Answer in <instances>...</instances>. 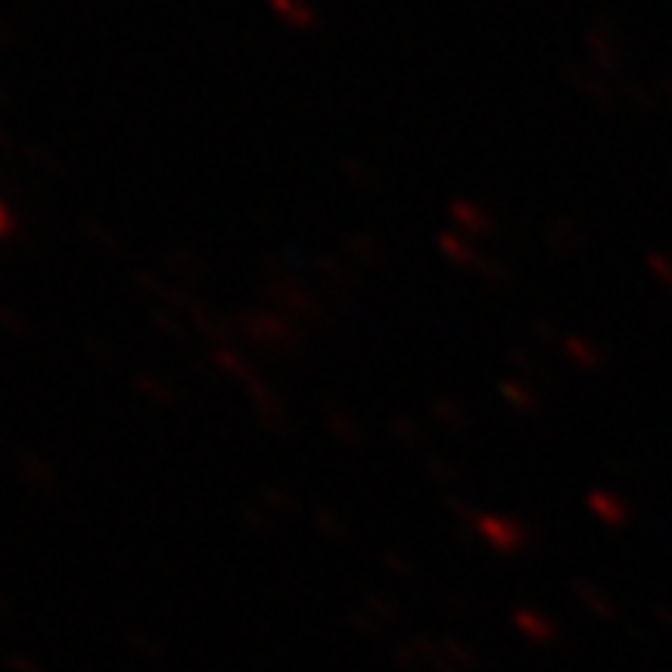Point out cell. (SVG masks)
<instances>
[{
    "instance_id": "6da1fadb",
    "label": "cell",
    "mask_w": 672,
    "mask_h": 672,
    "mask_svg": "<svg viewBox=\"0 0 672 672\" xmlns=\"http://www.w3.org/2000/svg\"><path fill=\"white\" fill-rule=\"evenodd\" d=\"M7 231H10V224H7V215L0 212V234H7Z\"/></svg>"
}]
</instances>
